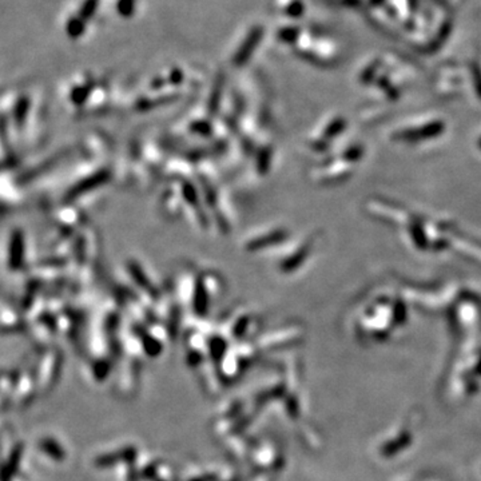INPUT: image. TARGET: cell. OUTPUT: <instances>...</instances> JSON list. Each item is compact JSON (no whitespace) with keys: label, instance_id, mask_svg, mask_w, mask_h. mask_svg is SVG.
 I'll list each match as a JSON object with an SVG mask.
<instances>
[{"label":"cell","instance_id":"obj_5","mask_svg":"<svg viewBox=\"0 0 481 481\" xmlns=\"http://www.w3.org/2000/svg\"><path fill=\"white\" fill-rule=\"evenodd\" d=\"M286 14L290 15V16H298V15L302 14V4L301 2H294L289 6V7L286 8Z\"/></svg>","mask_w":481,"mask_h":481},{"label":"cell","instance_id":"obj_2","mask_svg":"<svg viewBox=\"0 0 481 481\" xmlns=\"http://www.w3.org/2000/svg\"><path fill=\"white\" fill-rule=\"evenodd\" d=\"M135 4H137L135 0H118V3H117V10H118V12L122 15V16L128 17L134 14Z\"/></svg>","mask_w":481,"mask_h":481},{"label":"cell","instance_id":"obj_4","mask_svg":"<svg viewBox=\"0 0 481 481\" xmlns=\"http://www.w3.org/2000/svg\"><path fill=\"white\" fill-rule=\"evenodd\" d=\"M98 6V0H87L86 3H84L83 8H82V16L83 17H90L91 15L94 14L95 8Z\"/></svg>","mask_w":481,"mask_h":481},{"label":"cell","instance_id":"obj_3","mask_svg":"<svg viewBox=\"0 0 481 481\" xmlns=\"http://www.w3.org/2000/svg\"><path fill=\"white\" fill-rule=\"evenodd\" d=\"M297 35H298V30H297V28L287 27L279 31L278 36L281 41L286 42V43H292V42L296 41Z\"/></svg>","mask_w":481,"mask_h":481},{"label":"cell","instance_id":"obj_1","mask_svg":"<svg viewBox=\"0 0 481 481\" xmlns=\"http://www.w3.org/2000/svg\"><path fill=\"white\" fill-rule=\"evenodd\" d=\"M263 35V28L261 26H257V27L252 28V31L249 32L247 37L245 39V42L242 43V46L239 47V50L237 51V55L234 56V63L237 66H242L245 62L249 61V57L252 56L253 51L256 50V47L258 46V43L261 42Z\"/></svg>","mask_w":481,"mask_h":481}]
</instances>
